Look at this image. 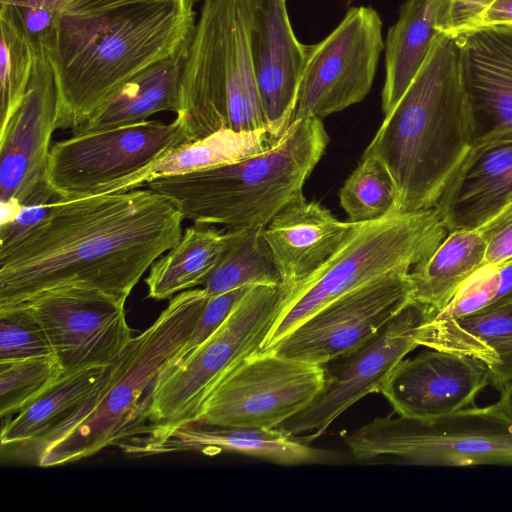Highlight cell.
Wrapping results in <instances>:
<instances>
[{"instance_id":"33","label":"cell","mask_w":512,"mask_h":512,"mask_svg":"<svg viewBox=\"0 0 512 512\" xmlns=\"http://www.w3.org/2000/svg\"><path fill=\"white\" fill-rule=\"evenodd\" d=\"M63 374L55 355L0 362L1 418H9L25 409Z\"/></svg>"},{"instance_id":"2","label":"cell","mask_w":512,"mask_h":512,"mask_svg":"<svg viewBox=\"0 0 512 512\" xmlns=\"http://www.w3.org/2000/svg\"><path fill=\"white\" fill-rule=\"evenodd\" d=\"M473 138L458 46L441 33L363 155L374 156L389 172L396 191L393 211H419L435 206Z\"/></svg>"},{"instance_id":"28","label":"cell","mask_w":512,"mask_h":512,"mask_svg":"<svg viewBox=\"0 0 512 512\" xmlns=\"http://www.w3.org/2000/svg\"><path fill=\"white\" fill-rule=\"evenodd\" d=\"M228 240V231L195 223L187 227L180 240L151 265L145 278L148 297L165 300L203 286L221 259Z\"/></svg>"},{"instance_id":"39","label":"cell","mask_w":512,"mask_h":512,"mask_svg":"<svg viewBox=\"0 0 512 512\" xmlns=\"http://www.w3.org/2000/svg\"><path fill=\"white\" fill-rule=\"evenodd\" d=\"M486 239L484 264H500L512 259V203L505 205L478 227Z\"/></svg>"},{"instance_id":"10","label":"cell","mask_w":512,"mask_h":512,"mask_svg":"<svg viewBox=\"0 0 512 512\" xmlns=\"http://www.w3.org/2000/svg\"><path fill=\"white\" fill-rule=\"evenodd\" d=\"M185 120H157L76 132L50 149L47 181L56 198L112 193L124 180L190 142Z\"/></svg>"},{"instance_id":"32","label":"cell","mask_w":512,"mask_h":512,"mask_svg":"<svg viewBox=\"0 0 512 512\" xmlns=\"http://www.w3.org/2000/svg\"><path fill=\"white\" fill-rule=\"evenodd\" d=\"M0 126L22 101L33 74L38 51L24 31L0 12Z\"/></svg>"},{"instance_id":"35","label":"cell","mask_w":512,"mask_h":512,"mask_svg":"<svg viewBox=\"0 0 512 512\" xmlns=\"http://www.w3.org/2000/svg\"><path fill=\"white\" fill-rule=\"evenodd\" d=\"M54 355L49 339L25 306L0 310V362Z\"/></svg>"},{"instance_id":"23","label":"cell","mask_w":512,"mask_h":512,"mask_svg":"<svg viewBox=\"0 0 512 512\" xmlns=\"http://www.w3.org/2000/svg\"><path fill=\"white\" fill-rule=\"evenodd\" d=\"M419 346L482 361L499 393L512 386V301L453 319L425 318Z\"/></svg>"},{"instance_id":"9","label":"cell","mask_w":512,"mask_h":512,"mask_svg":"<svg viewBox=\"0 0 512 512\" xmlns=\"http://www.w3.org/2000/svg\"><path fill=\"white\" fill-rule=\"evenodd\" d=\"M344 441L360 461L389 456L412 465H512V417L499 402L426 420L378 417Z\"/></svg>"},{"instance_id":"25","label":"cell","mask_w":512,"mask_h":512,"mask_svg":"<svg viewBox=\"0 0 512 512\" xmlns=\"http://www.w3.org/2000/svg\"><path fill=\"white\" fill-rule=\"evenodd\" d=\"M284 134L271 127L253 131L221 128L201 139L177 146L121 182L112 193L137 189L157 178L213 169L244 160L273 148Z\"/></svg>"},{"instance_id":"22","label":"cell","mask_w":512,"mask_h":512,"mask_svg":"<svg viewBox=\"0 0 512 512\" xmlns=\"http://www.w3.org/2000/svg\"><path fill=\"white\" fill-rule=\"evenodd\" d=\"M356 224L338 220L320 203L305 197L283 208L264 229L282 284L290 289L315 272Z\"/></svg>"},{"instance_id":"8","label":"cell","mask_w":512,"mask_h":512,"mask_svg":"<svg viewBox=\"0 0 512 512\" xmlns=\"http://www.w3.org/2000/svg\"><path fill=\"white\" fill-rule=\"evenodd\" d=\"M286 293L283 284L252 286L206 341L158 376L147 422L135 435L196 421L222 378L261 351Z\"/></svg>"},{"instance_id":"3","label":"cell","mask_w":512,"mask_h":512,"mask_svg":"<svg viewBox=\"0 0 512 512\" xmlns=\"http://www.w3.org/2000/svg\"><path fill=\"white\" fill-rule=\"evenodd\" d=\"M193 0L141 4L98 15H64L47 54L59 94L58 128L76 131L130 79L192 34Z\"/></svg>"},{"instance_id":"11","label":"cell","mask_w":512,"mask_h":512,"mask_svg":"<svg viewBox=\"0 0 512 512\" xmlns=\"http://www.w3.org/2000/svg\"><path fill=\"white\" fill-rule=\"evenodd\" d=\"M325 366L259 351L230 371L205 400L196 421L274 429L322 392Z\"/></svg>"},{"instance_id":"44","label":"cell","mask_w":512,"mask_h":512,"mask_svg":"<svg viewBox=\"0 0 512 512\" xmlns=\"http://www.w3.org/2000/svg\"><path fill=\"white\" fill-rule=\"evenodd\" d=\"M203 1H204V0H193V2H194L195 4H197V3H202Z\"/></svg>"},{"instance_id":"4","label":"cell","mask_w":512,"mask_h":512,"mask_svg":"<svg viewBox=\"0 0 512 512\" xmlns=\"http://www.w3.org/2000/svg\"><path fill=\"white\" fill-rule=\"evenodd\" d=\"M207 299L203 288L173 296L71 415L8 455L39 467L61 466L118 447L138 433L147 422L158 376L179 359Z\"/></svg>"},{"instance_id":"26","label":"cell","mask_w":512,"mask_h":512,"mask_svg":"<svg viewBox=\"0 0 512 512\" xmlns=\"http://www.w3.org/2000/svg\"><path fill=\"white\" fill-rule=\"evenodd\" d=\"M435 0H406L384 42L382 111L389 114L424 64L437 36Z\"/></svg>"},{"instance_id":"20","label":"cell","mask_w":512,"mask_h":512,"mask_svg":"<svg viewBox=\"0 0 512 512\" xmlns=\"http://www.w3.org/2000/svg\"><path fill=\"white\" fill-rule=\"evenodd\" d=\"M307 47L294 34L286 0H252L251 57L269 127L290 126Z\"/></svg>"},{"instance_id":"27","label":"cell","mask_w":512,"mask_h":512,"mask_svg":"<svg viewBox=\"0 0 512 512\" xmlns=\"http://www.w3.org/2000/svg\"><path fill=\"white\" fill-rule=\"evenodd\" d=\"M486 245L478 228L449 232L436 251L408 273L411 300L431 314L442 310L464 281L484 264Z\"/></svg>"},{"instance_id":"34","label":"cell","mask_w":512,"mask_h":512,"mask_svg":"<svg viewBox=\"0 0 512 512\" xmlns=\"http://www.w3.org/2000/svg\"><path fill=\"white\" fill-rule=\"evenodd\" d=\"M512 301V259L500 264H485L460 286L447 305L431 319H453Z\"/></svg>"},{"instance_id":"18","label":"cell","mask_w":512,"mask_h":512,"mask_svg":"<svg viewBox=\"0 0 512 512\" xmlns=\"http://www.w3.org/2000/svg\"><path fill=\"white\" fill-rule=\"evenodd\" d=\"M119 448L127 455L200 452L213 456L235 452L280 465L323 464L339 461L335 452L312 447L300 436L279 428L262 429L188 422L172 429L138 434Z\"/></svg>"},{"instance_id":"43","label":"cell","mask_w":512,"mask_h":512,"mask_svg":"<svg viewBox=\"0 0 512 512\" xmlns=\"http://www.w3.org/2000/svg\"><path fill=\"white\" fill-rule=\"evenodd\" d=\"M499 404L512 417V386L500 393Z\"/></svg>"},{"instance_id":"38","label":"cell","mask_w":512,"mask_h":512,"mask_svg":"<svg viewBox=\"0 0 512 512\" xmlns=\"http://www.w3.org/2000/svg\"><path fill=\"white\" fill-rule=\"evenodd\" d=\"M495 0H435L436 28L440 33L457 37Z\"/></svg>"},{"instance_id":"7","label":"cell","mask_w":512,"mask_h":512,"mask_svg":"<svg viewBox=\"0 0 512 512\" xmlns=\"http://www.w3.org/2000/svg\"><path fill=\"white\" fill-rule=\"evenodd\" d=\"M449 231L436 209L391 211L357 223L338 250L306 279L287 289L265 337L267 351L313 314L379 278L406 274L427 260Z\"/></svg>"},{"instance_id":"24","label":"cell","mask_w":512,"mask_h":512,"mask_svg":"<svg viewBox=\"0 0 512 512\" xmlns=\"http://www.w3.org/2000/svg\"><path fill=\"white\" fill-rule=\"evenodd\" d=\"M190 39L191 36L174 53L130 79L74 133L140 123L162 111L177 114L181 108L182 75Z\"/></svg>"},{"instance_id":"16","label":"cell","mask_w":512,"mask_h":512,"mask_svg":"<svg viewBox=\"0 0 512 512\" xmlns=\"http://www.w3.org/2000/svg\"><path fill=\"white\" fill-rule=\"evenodd\" d=\"M21 306L43 327L64 373L115 363L133 338L125 302L99 290L50 291Z\"/></svg>"},{"instance_id":"1","label":"cell","mask_w":512,"mask_h":512,"mask_svg":"<svg viewBox=\"0 0 512 512\" xmlns=\"http://www.w3.org/2000/svg\"><path fill=\"white\" fill-rule=\"evenodd\" d=\"M184 219L146 187L54 198L41 222L0 250V310L70 288L126 302L144 273L180 240Z\"/></svg>"},{"instance_id":"12","label":"cell","mask_w":512,"mask_h":512,"mask_svg":"<svg viewBox=\"0 0 512 512\" xmlns=\"http://www.w3.org/2000/svg\"><path fill=\"white\" fill-rule=\"evenodd\" d=\"M383 50L378 12L367 6L350 8L329 35L308 45L290 125L361 102L371 90Z\"/></svg>"},{"instance_id":"41","label":"cell","mask_w":512,"mask_h":512,"mask_svg":"<svg viewBox=\"0 0 512 512\" xmlns=\"http://www.w3.org/2000/svg\"><path fill=\"white\" fill-rule=\"evenodd\" d=\"M171 1L175 0H66L65 15L91 16L126 6Z\"/></svg>"},{"instance_id":"36","label":"cell","mask_w":512,"mask_h":512,"mask_svg":"<svg viewBox=\"0 0 512 512\" xmlns=\"http://www.w3.org/2000/svg\"><path fill=\"white\" fill-rule=\"evenodd\" d=\"M66 0H0V12L6 13L27 35L38 52L53 48Z\"/></svg>"},{"instance_id":"15","label":"cell","mask_w":512,"mask_h":512,"mask_svg":"<svg viewBox=\"0 0 512 512\" xmlns=\"http://www.w3.org/2000/svg\"><path fill=\"white\" fill-rule=\"evenodd\" d=\"M407 275H388L342 296L267 351L322 366L354 352L412 301Z\"/></svg>"},{"instance_id":"5","label":"cell","mask_w":512,"mask_h":512,"mask_svg":"<svg viewBox=\"0 0 512 512\" xmlns=\"http://www.w3.org/2000/svg\"><path fill=\"white\" fill-rule=\"evenodd\" d=\"M329 142L322 119L293 122L273 148L213 169L154 179L143 187L195 224L265 227L303 187Z\"/></svg>"},{"instance_id":"13","label":"cell","mask_w":512,"mask_h":512,"mask_svg":"<svg viewBox=\"0 0 512 512\" xmlns=\"http://www.w3.org/2000/svg\"><path fill=\"white\" fill-rule=\"evenodd\" d=\"M59 112L51 61L46 53L38 52L26 94L0 126L1 221L21 207L56 198L48 185L47 169Z\"/></svg>"},{"instance_id":"17","label":"cell","mask_w":512,"mask_h":512,"mask_svg":"<svg viewBox=\"0 0 512 512\" xmlns=\"http://www.w3.org/2000/svg\"><path fill=\"white\" fill-rule=\"evenodd\" d=\"M489 383L490 374L482 361L429 349L402 359L380 393L399 416L426 420L474 406Z\"/></svg>"},{"instance_id":"14","label":"cell","mask_w":512,"mask_h":512,"mask_svg":"<svg viewBox=\"0 0 512 512\" xmlns=\"http://www.w3.org/2000/svg\"><path fill=\"white\" fill-rule=\"evenodd\" d=\"M428 308L408 303L375 337L354 352L326 367L322 392L303 411L278 428L309 442L323 435L331 424L353 404L381 387L394 367L419 347V328Z\"/></svg>"},{"instance_id":"21","label":"cell","mask_w":512,"mask_h":512,"mask_svg":"<svg viewBox=\"0 0 512 512\" xmlns=\"http://www.w3.org/2000/svg\"><path fill=\"white\" fill-rule=\"evenodd\" d=\"M512 199V141L471 149L434 208L449 232L476 229Z\"/></svg>"},{"instance_id":"30","label":"cell","mask_w":512,"mask_h":512,"mask_svg":"<svg viewBox=\"0 0 512 512\" xmlns=\"http://www.w3.org/2000/svg\"><path fill=\"white\" fill-rule=\"evenodd\" d=\"M264 229L254 226L228 230V245L202 287L208 297L245 286L282 284Z\"/></svg>"},{"instance_id":"6","label":"cell","mask_w":512,"mask_h":512,"mask_svg":"<svg viewBox=\"0 0 512 512\" xmlns=\"http://www.w3.org/2000/svg\"><path fill=\"white\" fill-rule=\"evenodd\" d=\"M252 0H204L181 83L182 117L191 140L221 128L269 127L250 50Z\"/></svg>"},{"instance_id":"37","label":"cell","mask_w":512,"mask_h":512,"mask_svg":"<svg viewBox=\"0 0 512 512\" xmlns=\"http://www.w3.org/2000/svg\"><path fill=\"white\" fill-rule=\"evenodd\" d=\"M251 287H240L208 297L190 337L175 363L206 341L225 322L235 305Z\"/></svg>"},{"instance_id":"40","label":"cell","mask_w":512,"mask_h":512,"mask_svg":"<svg viewBox=\"0 0 512 512\" xmlns=\"http://www.w3.org/2000/svg\"><path fill=\"white\" fill-rule=\"evenodd\" d=\"M51 203H38L19 208L13 216L0 223V250L8 248L49 213Z\"/></svg>"},{"instance_id":"19","label":"cell","mask_w":512,"mask_h":512,"mask_svg":"<svg viewBox=\"0 0 512 512\" xmlns=\"http://www.w3.org/2000/svg\"><path fill=\"white\" fill-rule=\"evenodd\" d=\"M455 40L472 112V148L512 141V27L474 29Z\"/></svg>"},{"instance_id":"29","label":"cell","mask_w":512,"mask_h":512,"mask_svg":"<svg viewBox=\"0 0 512 512\" xmlns=\"http://www.w3.org/2000/svg\"><path fill=\"white\" fill-rule=\"evenodd\" d=\"M111 365L64 373L25 409L2 419V452L28 444L64 421L98 386Z\"/></svg>"},{"instance_id":"31","label":"cell","mask_w":512,"mask_h":512,"mask_svg":"<svg viewBox=\"0 0 512 512\" xmlns=\"http://www.w3.org/2000/svg\"><path fill=\"white\" fill-rule=\"evenodd\" d=\"M339 199L350 222L364 223L393 211L396 191L384 165L374 156L363 155L342 186Z\"/></svg>"},{"instance_id":"42","label":"cell","mask_w":512,"mask_h":512,"mask_svg":"<svg viewBox=\"0 0 512 512\" xmlns=\"http://www.w3.org/2000/svg\"><path fill=\"white\" fill-rule=\"evenodd\" d=\"M493 26L512 27V0H495L467 31Z\"/></svg>"}]
</instances>
